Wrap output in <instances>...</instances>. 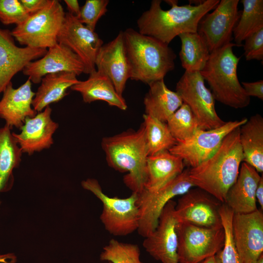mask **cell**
Here are the masks:
<instances>
[{"label": "cell", "instance_id": "1", "mask_svg": "<svg viewBox=\"0 0 263 263\" xmlns=\"http://www.w3.org/2000/svg\"><path fill=\"white\" fill-rule=\"evenodd\" d=\"M171 5L163 10L162 0H152L149 9L137 21L138 32L169 45L177 36L185 33H196L203 18L214 9L219 0L201 1L196 5H178L177 0H166Z\"/></svg>", "mask_w": 263, "mask_h": 263}, {"label": "cell", "instance_id": "2", "mask_svg": "<svg viewBox=\"0 0 263 263\" xmlns=\"http://www.w3.org/2000/svg\"><path fill=\"white\" fill-rule=\"evenodd\" d=\"M239 128L225 136L209 158L196 167L189 168L188 177L194 187L207 191L222 203L235 182L244 160Z\"/></svg>", "mask_w": 263, "mask_h": 263}, {"label": "cell", "instance_id": "3", "mask_svg": "<svg viewBox=\"0 0 263 263\" xmlns=\"http://www.w3.org/2000/svg\"><path fill=\"white\" fill-rule=\"evenodd\" d=\"M101 146L108 165L116 171L127 172L124 183L132 192L140 193L145 188L148 156L143 123L136 131L130 129L103 138Z\"/></svg>", "mask_w": 263, "mask_h": 263}, {"label": "cell", "instance_id": "4", "mask_svg": "<svg viewBox=\"0 0 263 263\" xmlns=\"http://www.w3.org/2000/svg\"><path fill=\"white\" fill-rule=\"evenodd\" d=\"M123 33L130 79L149 85L174 69L176 55L169 45L132 28Z\"/></svg>", "mask_w": 263, "mask_h": 263}, {"label": "cell", "instance_id": "5", "mask_svg": "<svg viewBox=\"0 0 263 263\" xmlns=\"http://www.w3.org/2000/svg\"><path fill=\"white\" fill-rule=\"evenodd\" d=\"M232 42L210 53L209 59L200 73L206 80L215 100L234 109L248 106L250 97L245 93L237 75L240 57L233 53Z\"/></svg>", "mask_w": 263, "mask_h": 263}, {"label": "cell", "instance_id": "6", "mask_svg": "<svg viewBox=\"0 0 263 263\" xmlns=\"http://www.w3.org/2000/svg\"><path fill=\"white\" fill-rule=\"evenodd\" d=\"M82 188L92 192L103 206L100 219L105 229L114 236H126L137 230L139 222L138 193L120 198L106 194L98 181L88 178L81 182Z\"/></svg>", "mask_w": 263, "mask_h": 263}, {"label": "cell", "instance_id": "7", "mask_svg": "<svg viewBox=\"0 0 263 263\" xmlns=\"http://www.w3.org/2000/svg\"><path fill=\"white\" fill-rule=\"evenodd\" d=\"M65 15L59 1L50 0L44 8L17 25L11 31V34L21 45L49 49L57 43V37Z\"/></svg>", "mask_w": 263, "mask_h": 263}, {"label": "cell", "instance_id": "8", "mask_svg": "<svg viewBox=\"0 0 263 263\" xmlns=\"http://www.w3.org/2000/svg\"><path fill=\"white\" fill-rule=\"evenodd\" d=\"M189 168L154 190L144 189L138 193L137 206L139 222L137 231L145 238L157 226L160 214L167 204L177 196L182 195L195 187L188 177Z\"/></svg>", "mask_w": 263, "mask_h": 263}, {"label": "cell", "instance_id": "9", "mask_svg": "<svg viewBox=\"0 0 263 263\" xmlns=\"http://www.w3.org/2000/svg\"><path fill=\"white\" fill-rule=\"evenodd\" d=\"M179 263H199L222 249L225 234L223 227L209 228L177 223Z\"/></svg>", "mask_w": 263, "mask_h": 263}, {"label": "cell", "instance_id": "10", "mask_svg": "<svg viewBox=\"0 0 263 263\" xmlns=\"http://www.w3.org/2000/svg\"><path fill=\"white\" fill-rule=\"evenodd\" d=\"M176 92L195 116L200 130L216 129L225 123L217 114L215 100L199 72L185 71L176 83Z\"/></svg>", "mask_w": 263, "mask_h": 263}, {"label": "cell", "instance_id": "11", "mask_svg": "<svg viewBox=\"0 0 263 263\" xmlns=\"http://www.w3.org/2000/svg\"><path fill=\"white\" fill-rule=\"evenodd\" d=\"M246 120L247 118H243L225 122L221 127L209 130L199 129L188 138L177 141L169 151L180 157L185 166L196 167L214 153L227 134Z\"/></svg>", "mask_w": 263, "mask_h": 263}, {"label": "cell", "instance_id": "12", "mask_svg": "<svg viewBox=\"0 0 263 263\" xmlns=\"http://www.w3.org/2000/svg\"><path fill=\"white\" fill-rule=\"evenodd\" d=\"M193 188L176 203L174 212L177 223L209 228L222 227L219 210L223 203L203 189Z\"/></svg>", "mask_w": 263, "mask_h": 263}, {"label": "cell", "instance_id": "13", "mask_svg": "<svg viewBox=\"0 0 263 263\" xmlns=\"http://www.w3.org/2000/svg\"><path fill=\"white\" fill-rule=\"evenodd\" d=\"M239 0H221L214 10L200 21L199 33L205 40L210 53L231 42L233 29L241 15Z\"/></svg>", "mask_w": 263, "mask_h": 263}, {"label": "cell", "instance_id": "14", "mask_svg": "<svg viewBox=\"0 0 263 263\" xmlns=\"http://www.w3.org/2000/svg\"><path fill=\"white\" fill-rule=\"evenodd\" d=\"M57 43L67 46L80 58L85 67V74H90L96 70V57L103 41L95 31L68 12L66 13Z\"/></svg>", "mask_w": 263, "mask_h": 263}, {"label": "cell", "instance_id": "15", "mask_svg": "<svg viewBox=\"0 0 263 263\" xmlns=\"http://www.w3.org/2000/svg\"><path fill=\"white\" fill-rule=\"evenodd\" d=\"M232 234L242 263L258 260L263 252V214L261 209L248 213H234Z\"/></svg>", "mask_w": 263, "mask_h": 263}, {"label": "cell", "instance_id": "16", "mask_svg": "<svg viewBox=\"0 0 263 263\" xmlns=\"http://www.w3.org/2000/svg\"><path fill=\"white\" fill-rule=\"evenodd\" d=\"M176 203L170 200L163 208L155 230L145 238L143 246L154 259L162 263H179L177 254Z\"/></svg>", "mask_w": 263, "mask_h": 263}, {"label": "cell", "instance_id": "17", "mask_svg": "<svg viewBox=\"0 0 263 263\" xmlns=\"http://www.w3.org/2000/svg\"><path fill=\"white\" fill-rule=\"evenodd\" d=\"M61 72L73 73L77 76L84 73L85 67L74 52L59 43L49 48L40 59L30 62L22 70L34 84L40 83L47 75Z\"/></svg>", "mask_w": 263, "mask_h": 263}, {"label": "cell", "instance_id": "18", "mask_svg": "<svg viewBox=\"0 0 263 263\" xmlns=\"http://www.w3.org/2000/svg\"><path fill=\"white\" fill-rule=\"evenodd\" d=\"M50 106L32 117H27L20 128V132L13 135L23 153L32 155L36 152L49 149L54 144L53 135L58 124L51 118Z\"/></svg>", "mask_w": 263, "mask_h": 263}, {"label": "cell", "instance_id": "19", "mask_svg": "<svg viewBox=\"0 0 263 263\" xmlns=\"http://www.w3.org/2000/svg\"><path fill=\"white\" fill-rule=\"evenodd\" d=\"M47 51L45 49L19 47L11 32L0 28V94L18 73Z\"/></svg>", "mask_w": 263, "mask_h": 263}, {"label": "cell", "instance_id": "20", "mask_svg": "<svg viewBox=\"0 0 263 263\" xmlns=\"http://www.w3.org/2000/svg\"><path fill=\"white\" fill-rule=\"evenodd\" d=\"M95 65L96 70L108 76L117 93L123 96L130 76L123 31L113 40L103 44L96 56Z\"/></svg>", "mask_w": 263, "mask_h": 263}, {"label": "cell", "instance_id": "21", "mask_svg": "<svg viewBox=\"0 0 263 263\" xmlns=\"http://www.w3.org/2000/svg\"><path fill=\"white\" fill-rule=\"evenodd\" d=\"M2 94L0 118L11 128L20 129L27 117L37 114L32 105L35 93L32 90V82L29 77L17 88H14L12 82H10Z\"/></svg>", "mask_w": 263, "mask_h": 263}, {"label": "cell", "instance_id": "22", "mask_svg": "<svg viewBox=\"0 0 263 263\" xmlns=\"http://www.w3.org/2000/svg\"><path fill=\"white\" fill-rule=\"evenodd\" d=\"M261 177L255 168L243 162L238 176L228 189L224 203L234 213H248L257 210L255 193Z\"/></svg>", "mask_w": 263, "mask_h": 263}, {"label": "cell", "instance_id": "23", "mask_svg": "<svg viewBox=\"0 0 263 263\" xmlns=\"http://www.w3.org/2000/svg\"><path fill=\"white\" fill-rule=\"evenodd\" d=\"M70 89L79 93L85 103L100 100L123 111L128 107L125 99L117 93L108 76L96 70L89 74L87 79L79 80Z\"/></svg>", "mask_w": 263, "mask_h": 263}, {"label": "cell", "instance_id": "24", "mask_svg": "<svg viewBox=\"0 0 263 263\" xmlns=\"http://www.w3.org/2000/svg\"><path fill=\"white\" fill-rule=\"evenodd\" d=\"M185 164L179 157L164 150L148 156L144 189L154 190L181 174Z\"/></svg>", "mask_w": 263, "mask_h": 263}, {"label": "cell", "instance_id": "25", "mask_svg": "<svg viewBox=\"0 0 263 263\" xmlns=\"http://www.w3.org/2000/svg\"><path fill=\"white\" fill-rule=\"evenodd\" d=\"M239 139L244 162L259 173L263 171V117L256 113L239 128Z\"/></svg>", "mask_w": 263, "mask_h": 263}, {"label": "cell", "instance_id": "26", "mask_svg": "<svg viewBox=\"0 0 263 263\" xmlns=\"http://www.w3.org/2000/svg\"><path fill=\"white\" fill-rule=\"evenodd\" d=\"M79 80L74 73L61 72L50 74L41 79L33 101V107L37 112H42L51 104L58 102L66 96L67 90Z\"/></svg>", "mask_w": 263, "mask_h": 263}, {"label": "cell", "instance_id": "27", "mask_svg": "<svg viewBox=\"0 0 263 263\" xmlns=\"http://www.w3.org/2000/svg\"><path fill=\"white\" fill-rule=\"evenodd\" d=\"M144 98L145 113L164 122L181 106L183 102L176 92L169 90L164 79L149 85Z\"/></svg>", "mask_w": 263, "mask_h": 263}, {"label": "cell", "instance_id": "28", "mask_svg": "<svg viewBox=\"0 0 263 263\" xmlns=\"http://www.w3.org/2000/svg\"><path fill=\"white\" fill-rule=\"evenodd\" d=\"M12 129L6 124L0 127V194L12 188L13 171L21 162L23 152L13 135ZM1 204L0 199V206Z\"/></svg>", "mask_w": 263, "mask_h": 263}, {"label": "cell", "instance_id": "29", "mask_svg": "<svg viewBox=\"0 0 263 263\" xmlns=\"http://www.w3.org/2000/svg\"><path fill=\"white\" fill-rule=\"evenodd\" d=\"M181 42L179 57L187 72H201L207 62L210 52L203 37L198 32L178 36Z\"/></svg>", "mask_w": 263, "mask_h": 263}, {"label": "cell", "instance_id": "30", "mask_svg": "<svg viewBox=\"0 0 263 263\" xmlns=\"http://www.w3.org/2000/svg\"><path fill=\"white\" fill-rule=\"evenodd\" d=\"M243 10L235 26L233 34L236 46L251 34L263 28V0H242Z\"/></svg>", "mask_w": 263, "mask_h": 263}, {"label": "cell", "instance_id": "31", "mask_svg": "<svg viewBox=\"0 0 263 263\" xmlns=\"http://www.w3.org/2000/svg\"><path fill=\"white\" fill-rule=\"evenodd\" d=\"M148 156L169 150L177 143L166 122L146 114L143 115Z\"/></svg>", "mask_w": 263, "mask_h": 263}, {"label": "cell", "instance_id": "32", "mask_svg": "<svg viewBox=\"0 0 263 263\" xmlns=\"http://www.w3.org/2000/svg\"><path fill=\"white\" fill-rule=\"evenodd\" d=\"M168 128L177 141L184 140L193 135L199 129L195 116L185 103L167 121Z\"/></svg>", "mask_w": 263, "mask_h": 263}, {"label": "cell", "instance_id": "33", "mask_svg": "<svg viewBox=\"0 0 263 263\" xmlns=\"http://www.w3.org/2000/svg\"><path fill=\"white\" fill-rule=\"evenodd\" d=\"M100 260L112 263H143L137 244L122 243L114 239L103 247Z\"/></svg>", "mask_w": 263, "mask_h": 263}, {"label": "cell", "instance_id": "34", "mask_svg": "<svg viewBox=\"0 0 263 263\" xmlns=\"http://www.w3.org/2000/svg\"><path fill=\"white\" fill-rule=\"evenodd\" d=\"M233 216V212L230 210H224L220 213L225 234L224 245L220 253L221 263H242L237 252L232 237Z\"/></svg>", "mask_w": 263, "mask_h": 263}, {"label": "cell", "instance_id": "35", "mask_svg": "<svg viewBox=\"0 0 263 263\" xmlns=\"http://www.w3.org/2000/svg\"><path fill=\"white\" fill-rule=\"evenodd\" d=\"M108 0H87L80 7L77 19L90 30L94 31L99 19L107 11Z\"/></svg>", "mask_w": 263, "mask_h": 263}, {"label": "cell", "instance_id": "36", "mask_svg": "<svg viewBox=\"0 0 263 263\" xmlns=\"http://www.w3.org/2000/svg\"><path fill=\"white\" fill-rule=\"evenodd\" d=\"M29 16L20 0H0V21L3 24L18 25Z\"/></svg>", "mask_w": 263, "mask_h": 263}, {"label": "cell", "instance_id": "37", "mask_svg": "<svg viewBox=\"0 0 263 263\" xmlns=\"http://www.w3.org/2000/svg\"><path fill=\"white\" fill-rule=\"evenodd\" d=\"M244 55L246 60L263 59V28L244 39Z\"/></svg>", "mask_w": 263, "mask_h": 263}, {"label": "cell", "instance_id": "38", "mask_svg": "<svg viewBox=\"0 0 263 263\" xmlns=\"http://www.w3.org/2000/svg\"><path fill=\"white\" fill-rule=\"evenodd\" d=\"M242 84L246 94L249 96H254L263 100V80L252 82H242Z\"/></svg>", "mask_w": 263, "mask_h": 263}, {"label": "cell", "instance_id": "39", "mask_svg": "<svg viewBox=\"0 0 263 263\" xmlns=\"http://www.w3.org/2000/svg\"><path fill=\"white\" fill-rule=\"evenodd\" d=\"M50 0H20V1L29 15L34 14L44 8Z\"/></svg>", "mask_w": 263, "mask_h": 263}, {"label": "cell", "instance_id": "40", "mask_svg": "<svg viewBox=\"0 0 263 263\" xmlns=\"http://www.w3.org/2000/svg\"><path fill=\"white\" fill-rule=\"evenodd\" d=\"M64 2L67 5L68 13L77 18L80 12V7L78 0H64Z\"/></svg>", "mask_w": 263, "mask_h": 263}, {"label": "cell", "instance_id": "41", "mask_svg": "<svg viewBox=\"0 0 263 263\" xmlns=\"http://www.w3.org/2000/svg\"><path fill=\"white\" fill-rule=\"evenodd\" d=\"M256 200L261 207V209H263V176L261 175V179L259 182L256 190Z\"/></svg>", "mask_w": 263, "mask_h": 263}, {"label": "cell", "instance_id": "42", "mask_svg": "<svg viewBox=\"0 0 263 263\" xmlns=\"http://www.w3.org/2000/svg\"><path fill=\"white\" fill-rule=\"evenodd\" d=\"M17 257L13 253L0 254V263H16Z\"/></svg>", "mask_w": 263, "mask_h": 263}, {"label": "cell", "instance_id": "43", "mask_svg": "<svg viewBox=\"0 0 263 263\" xmlns=\"http://www.w3.org/2000/svg\"><path fill=\"white\" fill-rule=\"evenodd\" d=\"M220 251L215 255L208 257L199 263H219L220 261Z\"/></svg>", "mask_w": 263, "mask_h": 263}, {"label": "cell", "instance_id": "44", "mask_svg": "<svg viewBox=\"0 0 263 263\" xmlns=\"http://www.w3.org/2000/svg\"><path fill=\"white\" fill-rule=\"evenodd\" d=\"M250 263H263V255H261L258 260Z\"/></svg>", "mask_w": 263, "mask_h": 263}, {"label": "cell", "instance_id": "45", "mask_svg": "<svg viewBox=\"0 0 263 263\" xmlns=\"http://www.w3.org/2000/svg\"><path fill=\"white\" fill-rule=\"evenodd\" d=\"M219 263H221V259Z\"/></svg>", "mask_w": 263, "mask_h": 263}, {"label": "cell", "instance_id": "46", "mask_svg": "<svg viewBox=\"0 0 263 263\" xmlns=\"http://www.w3.org/2000/svg\"><path fill=\"white\" fill-rule=\"evenodd\" d=\"M108 263H111V262H108Z\"/></svg>", "mask_w": 263, "mask_h": 263}]
</instances>
